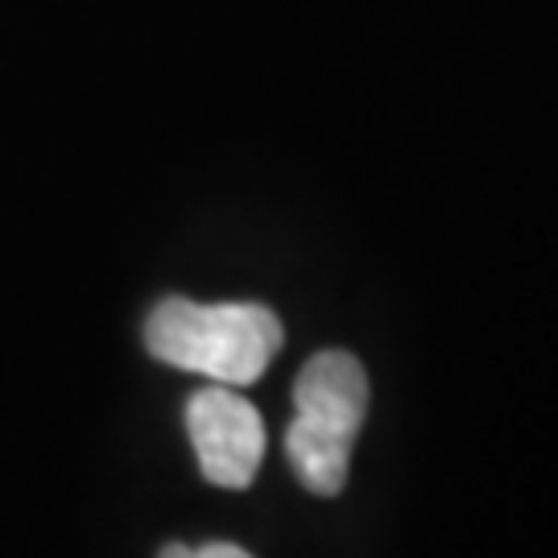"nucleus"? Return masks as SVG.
Wrapping results in <instances>:
<instances>
[{"label":"nucleus","mask_w":558,"mask_h":558,"mask_svg":"<svg viewBox=\"0 0 558 558\" xmlns=\"http://www.w3.org/2000/svg\"><path fill=\"white\" fill-rule=\"evenodd\" d=\"M149 356L199 373L216 385H253L281 348V323L260 302L199 306L191 299H161L145 319Z\"/></svg>","instance_id":"f257e3e1"},{"label":"nucleus","mask_w":558,"mask_h":558,"mask_svg":"<svg viewBox=\"0 0 558 558\" xmlns=\"http://www.w3.org/2000/svg\"><path fill=\"white\" fill-rule=\"evenodd\" d=\"M299 414L286 430V456L306 493L339 497L352 447L368 414V377L352 352H319L294 380Z\"/></svg>","instance_id":"f03ea898"},{"label":"nucleus","mask_w":558,"mask_h":558,"mask_svg":"<svg viewBox=\"0 0 558 558\" xmlns=\"http://www.w3.org/2000/svg\"><path fill=\"white\" fill-rule=\"evenodd\" d=\"M186 435L199 472L216 488H248L265 459V422L232 385H211L186 401Z\"/></svg>","instance_id":"7ed1b4c3"},{"label":"nucleus","mask_w":558,"mask_h":558,"mask_svg":"<svg viewBox=\"0 0 558 558\" xmlns=\"http://www.w3.org/2000/svg\"><path fill=\"white\" fill-rule=\"evenodd\" d=\"M158 558H253L248 550H240L232 542H203V546H182V542H170L161 546Z\"/></svg>","instance_id":"20e7f679"}]
</instances>
